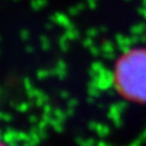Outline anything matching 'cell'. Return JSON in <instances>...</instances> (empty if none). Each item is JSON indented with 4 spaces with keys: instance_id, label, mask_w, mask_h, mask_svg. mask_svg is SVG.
<instances>
[{
    "instance_id": "1",
    "label": "cell",
    "mask_w": 146,
    "mask_h": 146,
    "mask_svg": "<svg viewBox=\"0 0 146 146\" xmlns=\"http://www.w3.org/2000/svg\"><path fill=\"white\" fill-rule=\"evenodd\" d=\"M114 79L127 98L146 102V50L137 49L123 54L116 64Z\"/></svg>"
},
{
    "instance_id": "2",
    "label": "cell",
    "mask_w": 146,
    "mask_h": 146,
    "mask_svg": "<svg viewBox=\"0 0 146 146\" xmlns=\"http://www.w3.org/2000/svg\"><path fill=\"white\" fill-rule=\"evenodd\" d=\"M0 146H7V145H5V143H2V142L0 141Z\"/></svg>"
}]
</instances>
